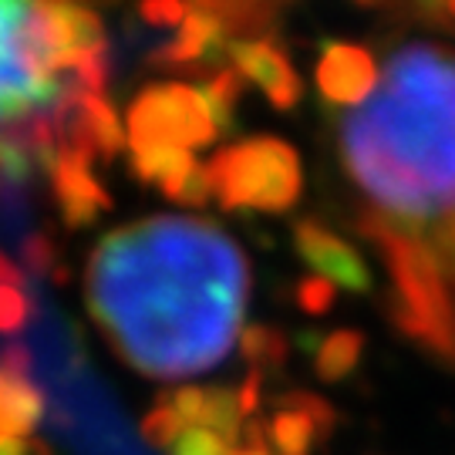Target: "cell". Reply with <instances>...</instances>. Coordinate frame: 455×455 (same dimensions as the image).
Segmentation results:
<instances>
[{"label":"cell","mask_w":455,"mask_h":455,"mask_svg":"<svg viewBox=\"0 0 455 455\" xmlns=\"http://www.w3.org/2000/svg\"><path fill=\"white\" fill-rule=\"evenodd\" d=\"M84 307L118 358L152 381L223 364L243 334L250 260L203 216H146L105 233L82 276Z\"/></svg>","instance_id":"6da1fadb"},{"label":"cell","mask_w":455,"mask_h":455,"mask_svg":"<svg viewBox=\"0 0 455 455\" xmlns=\"http://www.w3.org/2000/svg\"><path fill=\"white\" fill-rule=\"evenodd\" d=\"M338 148L371 212L408 227L452 216L455 48L415 41L395 51L374 95L341 118Z\"/></svg>","instance_id":"7a4b0ae2"},{"label":"cell","mask_w":455,"mask_h":455,"mask_svg":"<svg viewBox=\"0 0 455 455\" xmlns=\"http://www.w3.org/2000/svg\"><path fill=\"white\" fill-rule=\"evenodd\" d=\"M355 229L378 250L391 280L381 307L391 327L422 355L455 374V310L419 229L364 210Z\"/></svg>","instance_id":"3957f363"},{"label":"cell","mask_w":455,"mask_h":455,"mask_svg":"<svg viewBox=\"0 0 455 455\" xmlns=\"http://www.w3.org/2000/svg\"><path fill=\"white\" fill-rule=\"evenodd\" d=\"M206 176L223 212L287 216L304 196L300 156L276 135H250L220 148L206 163Z\"/></svg>","instance_id":"277c9868"},{"label":"cell","mask_w":455,"mask_h":455,"mask_svg":"<svg viewBox=\"0 0 455 455\" xmlns=\"http://www.w3.org/2000/svg\"><path fill=\"white\" fill-rule=\"evenodd\" d=\"M220 139L212 125L210 105L203 88L186 82L146 84L132 98L125 115V142L129 152L139 148H206Z\"/></svg>","instance_id":"5b68a950"},{"label":"cell","mask_w":455,"mask_h":455,"mask_svg":"<svg viewBox=\"0 0 455 455\" xmlns=\"http://www.w3.org/2000/svg\"><path fill=\"white\" fill-rule=\"evenodd\" d=\"M51 125H54L58 156L78 163H112L125 146V132L112 101L95 92L65 88V95L51 108Z\"/></svg>","instance_id":"8992f818"},{"label":"cell","mask_w":455,"mask_h":455,"mask_svg":"<svg viewBox=\"0 0 455 455\" xmlns=\"http://www.w3.org/2000/svg\"><path fill=\"white\" fill-rule=\"evenodd\" d=\"M293 253L300 263L314 270V276H324L334 287L358 297H371L374 293V274L368 260L361 257L355 243H347L341 233H334L314 216H297L291 227Z\"/></svg>","instance_id":"52a82bcc"},{"label":"cell","mask_w":455,"mask_h":455,"mask_svg":"<svg viewBox=\"0 0 455 455\" xmlns=\"http://www.w3.org/2000/svg\"><path fill=\"white\" fill-rule=\"evenodd\" d=\"M381 82L371 48L355 41H321V58L314 65L317 95L331 112H355Z\"/></svg>","instance_id":"ba28073f"},{"label":"cell","mask_w":455,"mask_h":455,"mask_svg":"<svg viewBox=\"0 0 455 455\" xmlns=\"http://www.w3.org/2000/svg\"><path fill=\"white\" fill-rule=\"evenodd\" d=\"M267 428L276 455H310L334 435L338 411L314 391H283L274 398V415Z\"/></svg>","instance_id":"9c48e42d"},{"label":"cell","mask_w":455,"mask_h":455,"mask_svg":"<svg viewBox=\"0 0 455 455\" xmlns=\"http://www.w3.org/2000/svg\"><path fill=\"white\" fill-rule=\"evenodd\" d=\"M132 172L139 182L156 186L176 206L203 210L212 203L206 165L196 163L193 152L186 148H139L132 152Z\"/></svg>","instance_id":"30bf717a"},{"label":"cell","mask_w":455,"mask_h":455,"mask_svg":"<svg viewBox=\"0 0 455 455\" xmlns=\"http://www.w3.org/2000/svg\"><path fill=\"white\" fill-rule=\"evenodd\" d=\"M229 68L240 71L243 82L257 84L276 112H293L304 98V82L280 41H233Z\"/></svg>","instance_id":"8fae6325"},{"label":"cell","mask_w":455,"mask_h":455,"mask_svg":"<svg viewBox=\"0 0 455 455\" xmlns=\"http://www.w3.org/2000/svg\"><path fill=\"white\" fill-rule=\"evenodd\" d=\"M159 398L180 415L186 428H206L229 445L240 442L243 411H240L236 388H227V385H180V388H169Z\"/></svg>","instance_id":"7c38bea8"},{"label":"cell","mask_w":455,"mask_h":455,"mask_svg":"<svg viewBox=\"0 0 455 455\" xmlns=\"http://www.w3.org/2000/svg\"><path fill=\"white\" fill-rule=\"evenodd\" d=\"M51 196L58 203V212L65 220L68 229L92 227L101 212L112 210V196L105 193V186L95 180L92 165L58 156V163L51 169Z\"/></svg>","instance_id":"4fadbf2b"},{"label":"cell","mask_w":455,"mask_h":455,"mask_svg":"<svg viewBox=\"0 0 455 455\" xmlns=\"http://www.w3.org/2000/svg\"><path fill=\"white\" fill-rule=\"evenodd\" d=\"M44 415V395L34 388L31 378L0 371V439H20L34 432Z\"/></svg>","instance_id":"5bb4252c"},{"label":"cell","mask_w":455,"mask_h":455,"mask_svg":"<svg viewBox=\"0 0 455 455\" xmlns=\"http://www.w3.org/2000/svg\"><path fill=\"white\" fill-rule=\"evenodd\" d=\"M361 355H364V331H358V327H338L327 338H317V344H314V351H310L314 374L321 381H327V385H338V381L355 374Z\"/></svg>","instance_id":"9a60e30c"},{"label":"cell","mask_w":455,"mask_h":455,"mask_svg":"<svg viewBox=\"0 0 455 455\" xmlns=\"http://www.w3.org/2000/svg\"><path fill=\"white\" fill-rule=\"evenodd\" d=\"M240 355L250 364V371L260 378H274L283 371V364L291 358V338L276 324H246L240 334Z\"/></svg>","instance_id":"2e32d148"},{"label":"cell","mask_w":455,"mask_h":455,"mask_svg":"<svg viewBox=\"0 0 455 455\" xmlns=\"http://www.w3.org/2000/svg\"><path fill=\"white\" fill-rule=\"evenodd\" d=\"M243 92H246L243 75L233 71V68L216 71V75L206 78V84H203V95H206L212 125H216V132H220V139H223V135H233V132L240 129L236 108H240V101H243Z\"/></svg>","instance_id":"e0dca14e"},{"label":"cell","mask_w":455,"mask_h":455,"mask_svg":"<svg viewBox=\"0 0 455 455\" xmlns=\"http://www.w3.org/2000/svg\"><path fill=\"white\" fill-rule=\"evenodd\" d=\"M415 229H419L425 250H428V257H432L435 270H439L445 293H449L455 310V212L439 220V223H428V227H415Z\"/></svg>","instance_id":"ac0fdd59"},{"label":"cell","mask_w":455,"mask_h":455,"mask_svg":"<svg viewBox=\"0 0 455 455\" xmlns=\"http://www.w3.org/2000/svg\"><path fill=\"white\" fill-rule=\"evenodd\" d=\"M381 14L398 17L411 28H425V31L452 34L455 37V0H419V4H388L378 7Z\"/></svg>","instance_id":"d6986e66"},{"label":"cell","mask_w":455,"mask_h":455,"mask_svg":"<svg viewBox=\"0 0 455 455\" xmlns=\"http://www.w3.org/2000/svg\"><path fill=\"white\" fill-rule=\"evenodd\" d=\"M182 432H186V422H182L172 408L165 405L163 398H159L156 408L139 422V435H142V442H146L148 449H156V452H169V445L180 439Z\"/></svg>","instance_id":"ffe728a7"},{"label":"cell","mask_w":455,"mask_h":455,"mask_svg":"<svg viewBox=\"0 0 455 455\" xmlns=\"http://www.w3.org/2000/svg\"><path fill=\"white\" fill-rule=\"evenodd\" d=\"M293 304L304 310L307 317H321L334 307V283L324 280V276H300L297 287H293Z\"/></svg>","instance_id":"44dd1931"},{"label":"cell","mask_w":455,"mask_h":455,"mask_svg":"<svg viewBox=\"0 0 455 455\" xmlns=\"http://www.w3.org/2000/svg\"><path fill=\"white\" fill-rule=\"evenodd\" d=\"M20 260H24V267L28 270H34V274L41 276H61V263H58V253H54V240H51L48 233H34V236H28L24 243H20Z\"/></svg>","instance_id":"7402d4cb"},{"label":"cell","mask_w":455,"mask_h":455,"mask_svg":"<svg viewBox=\"0 0 455 455\" xmlns=\"http://www.w3.org/2000/svg\"><path fill=\"white\" fill-rule=\"evenodd\" d=\"M31 300L20 287H0V334H17L28 327Z\"/></svg>","instance_id":"603a6c76"},{"label":"cell","mask_w":455,"mask_h":455,"mask_svg":"<svg viewBox=\"0 0 455 455\" xmlns=\"http://www.w3.org/2000/svg\"><path fill=\"white\" fill-rule=\"evenodd\" d=\"M229 449H233L229 442H223L206 428H186L180 439L169 445L165 455H229Z\"/></svg>","instance_id":"cb8c5ba5"},{"label":"cell","mask_w":455,"mask_h":455,"mask_svg":"<svg viewBox=\"0 0 455 455\" xmlns=\"http://www.w3.org/2000/svg\"><path fill=\"white\" fill-rule=\"evenodd\" d=\"M189 14L186 4H172V0H152V4H142L139 7V17L152 24V28H180Z\"/></svg>","instance_id":"d4e9b609"},{"label":"cell","mask_w":455,"mask_h":455,"mask_svg":"<svg viewBox=\"0 0 455 455\" xmlns=\"http://www.w3.org/2000/svg\"><path fill=\"white\" fill-rule=\"evenodd\" d=\"M0 287H24V270L7 253H0Z\"/></svg>","instance_id":"484cf974"},{"label":"cell","mask_w":455,"mask_h":455,"mask_svg":"<svg viewBox=\"0 0 455 455\" xmlns=\"http://www.w3.org/2000/svg\"><path fill=\"white\" fill-rule=\"evenodd\" d=\"M0 455H31V445L24 439H0Z\"/></svg>","instance_id":"4316f807"},{"label":"cell","mask_w":455,"mask_h":455,"mask_svg":"<svg viewBox=\"0 0 455 455\" xmlns=\"http://www.w3.org/2000/svg\"><path fill=\"white\" fill-rule=\"evenodd\" d=\"M229 455H276L274 445H233Z\"/></svg>","instance_id":"83f0119b"}]
</instances>
